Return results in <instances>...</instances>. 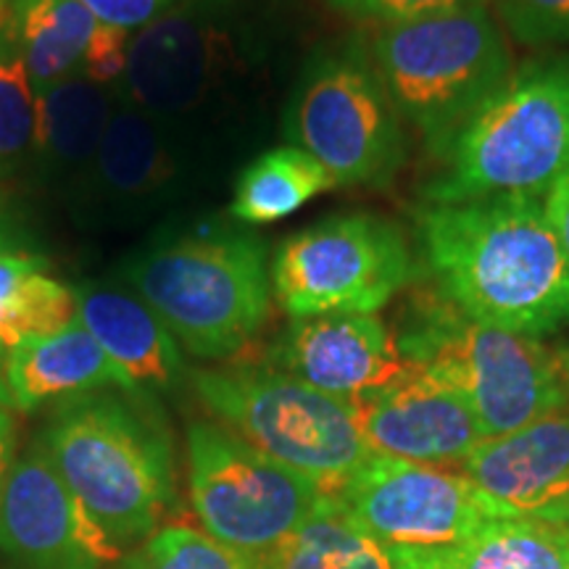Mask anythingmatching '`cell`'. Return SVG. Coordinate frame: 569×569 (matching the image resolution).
<instances>
[{"label":"cell","instance_id":"1","mask_svg":"<svg viewBox=\"0 0 569 569\" xmlns=\"http://www.w3.org/2000/svg\"><path fill=\"white\" fill-rule=\"evenodd\" d=\"M417 232L440 298L472 322L528 338L569 322V256L538 196L425 203Z\"/></svg>","mask_w":569,"mask_h":569},{"label":"cell","instance_id":"2","mask_svg":"<svg viewBox=\"0 0 569 569\" xmlns=\"http://www.w3.org/2000/svg\"><path fill=\"white\" fill-rule=\"evenodd\" d=\"M119 274L198 359L240 353L272 311L267 243L243 227L206 224L161 234L132 253Z\"/></svg>","mask_w":569,"mask_h":569},{"label":"cell","instance_id":"3","mask_svg":"<svg viewBox=\"0 0 569 569\" xmlns=\"http://www.w3.org/2000/svg\"><path fill=\"white\" fill-rule=\"evenodd\" d=\"M134 390L63 398L42 430L53 467L119 549L148 540L174 503L172 440Z\"/></svg>","mask_w":569,"mask_h":569},{"label":"cell","instance_id":"4","mask_svg":"<svg viewBox=\"0 0 569 569\" xmlns=\"http://www.w3.org/2000/svg\"><path fill=\"white\" fill-rule=\"evenodd\" d=\"M427 203L543 196L569 163V59H536L509 74L443 153Z\"/></svg>","mask_w":569,"mask_h":569},{"label":"cell","instance_id":"5","mask_svg":"<svg viewBox=\"0 0 569 569\" xmlns=\"http://www.w3.org/2000/svg\"><path fill=\"white\" fill-rule=\"evenodd\" d=\"M367 51L398 117L440 156L515 71L488 6L380 27Z\"/></svg>","mask_w":569,"mask_h":569},{"label":"cell","instance_id":"6","mask_svg":"<svg viewBox=\"0 0 569 569\" xmlns=\"http://www.w3.org/2000/svg\"><path fill=\"white\" fill-rule=\"evenodd\" d=\"M407 361L465 398L482 436L501 438L569 401L561 359L538 338L472 322L451 303L419 301L398 336Z\"/></svg>","mask_w":569,"mask_h":569},{"label":"cell","instance_id":"7","mask_svg":"<svg viewBox=\"0 0 569 569\" xmlns=\"http://www.w3.org/2000/svg\"><path fill=\"white\" fill-rule=\"evenodd\" d=\"M196 396L222 427L336 496L369 459L351 401L272 367L203 369Z\"/></svg>","mask_w":569,"mask_h":569},{"label":"cell","instance_id":"8","mask_svg":"<svg viewBox=\"0 0 569 569\" xmlns=\"http://www.w3.org/2000/svg\"><path fill=\"white\" fill-rule=\"evenodd\" d=\"M248 13V0H180L132 34L117 88L180 151L246 67Z\"/></svg>","mask_w":569,"mask_h":569},{"label":"cell","instance_id":"9","mask_svg":"<svg viewBox=\"0 0 569 569\" xmlns=\"http://www.w3.org/2000/svg\"><path fill=\"white\" fill-rule=\"evenodd\" d=\"M284 138L322 163L338 188H386L407 161L401 117L359 42L306 63Z\"/></svg>","mask_w":569,"mask_h":569},{"label":"cell","instance_id":"10","mask_svg":"<svg viewBox=\"0 0 569 569\" xmlns=\"http://www.w3.org/2000/svg\"><path fill=\"white\" fill-rule=\"evenodd\" d=\"M188 469L203 532L248 559L277 549L327 501L315 480L213 422L188 427Z\"/></svg>","mask_w":569,"mask_h":569},{"label":"cell","instance_id":"11","mask_svg":"<svg viewBox=\"0 0 569 569\" xmlns=\"http://www.w3.org/2000/svg\"><path fill=\"white\" fill-rule=\"evenodd\" d=\"M415 272L401 230L375 213H340L284 238L272 290L290 319L377 315Z\"/></svg>","mask_w":569,"mask_h":569},{"label":"cell","instance_id":"12","mask_svg":"<svg viewBox=\"0 0 569 569\" xmlns=\"http://www.w3.org/2000/svg\"><path fill=\"white\" fill-rule=\"evenodd\" d=\"M332 498L380 543L419 553L453 551L496 519L515 517L459 467L411 465L377 453Z\"/></svg>","mask_w":569,"mask_h":569},{"label":"cell","instance_id":"13","mask_svg":"<svg viewBox=\"0 0 569 569\" xmlns=\"http://www.w3.org/2000/svg\"><path fill=\"white\" fill-rule=\"evenodd\" d=\"M0 553L13 569H106L124 549L77 501L38 440L0 488Z\"/></svg>","mask_w":569,"mask_h":569},{"label":"cell","instance_id":"14","mask_svg":"<svg viewBox=\"0 0 569 569\" xmlns=\"http://www.w3.org/2000/svg\"><path fill=\"white\" fill-rule=\"evenodd\" d=\"M180 180V148L117 88V106L101 148L67 203L77 222L124 227L167 209Z\"/></svg>","mask_w":569,"mask_h":569},{"label":"cell","instance_id":"15","mask_svg":"<svg viewBox=\"0 0 569 569\" xmlns=\"http://www.w3.org/2000/svg\"><path fill=\"white\" fill-rule=\"evenodd\" d=\"M351 403L361 436L377 457L459 467L486 440L465 398L411 361L390 386Z\"/></svg>","mask_w":569,"mask_h":569},{"label":"cell","instance_id":"16","mask_svg":"<svg viewBox=\"0 0 569 569\" xmlns=\"http://www.w3.org/2000/svg\"><path fill=\"white\" fill-rule=\"evenodd\" d=\"M269 361L272 369L343 401L386 388L409 369L393 330L377 315L290 319Z\"/></svg>","mask_w":569,"mask_h":569},{"label":"cell","instance_id":"17","mask_svg":"<svg viewBox=\"0 0 569 569\" xmlns=\"http://www.w3.org/2000/svg\"><path fill=\"white\" fill-rule=\"evenodd\" d=\"M459 469L509 515L569 532V401L509 436L482 440Z\"/></svg>","mask_w":569,"mask_h":569},{"label":"cell","instance_id":"18","mask_svg":"<svg viewBox=\"0 0 569 569\" xmlns=\"http://www.w3.org/2000/svg\"><path fill=\"white\" fill-rule=\"evenodd\" d=\"M34 106L38 122L27 174L38 188L59 193L67 201L101 148L117 106V84L106 88L82 74L69 77L34 90Z\"/></svg>","mask_w":569,"mask_h":569},{"label":"cell","instance_id":"19","mask_svg":"<svg viewBox=\"0 0 569 569\" xmlns=\"http://www.w3.org/2000/svg\"><path fill=\"white\" fill-rule=\"evenodd\" d=\"M74 296L77 319L138 393L180 386L188 372L180 343L138 296L103 282L77 284Z\"/></svg>","mask_w":569,"mask_h":569},{"label":"cell","instance_id":"20","mask_svg":"<svg viewBox=\"0 0 569 569\" xmlns=\"http://www.w3.org/2000/svg\"><path fill=\"white\" fill-rule=\"evenodd\" d=\"M6 386L13 409L32 411L48 401L92 393V390H134L122 369L106 356L80 319L46 338L13 346L3 359ZM138 393V390H134Z\"/></svg>","mask_w":569,"mask_h":569},{"label":"cell","instance_id":"21","mask_svg":"<svg viewBox=\"0 0 569 569\" xmlns=\"http://www.w3.org/2000/svg\"><path fill=\"white\" fill-rule=\"evenodd\" d=\"M436 557L380 543L327 496L322 509L293 536L253 559V569H432Z\"/></svg>","mask_w":569,"mask_h":569},{"label":"cell","instance_id":"22","mask_svg":"<svg viewBox=\"0 0 569 569\" xmlns=\"http://www.w3.org/2000/svg\"><path fill=\"white\" fill-rule=\"evenodd\" d=\"M3 19L34 90L80 77L103 24L80 0H9Z\"/></svg>","mask_w":569,"mask_h":569},{"label":"cell","instance_id":"23","mask_svg":"<svg viewBox=\"0 0 569 569\" xmlns=\"http://www.w3.org/2000/svg\"><path fill=\"white\" fill-rule=\"evenodd\" d=\"M332 188H338L336 180L315 156L296 146L272 148L240 172L230 213L240 224H272Z\"/></svg>","mask_w":569,"mask_h":569},{"label":"cell","instance_id":"24","mask_svg":"<svg viewBox=\"0 0 569 569\" xmlns=\"http://www.w3.org/2000/svg\"><path fill=\"white\" fill-rule=\"evenodd\" d=\"M432 569H569V532L528 517H503L459 549L438 553Z\"/></svg>","mask_w":569,"mask_h":569},{"label":"cell","instance_id":"25","mask_svg":"<svg viewBox=\"0 0 569 569\" xmlns=\"http://www.w3.org/2000/svg\"><path fill=\"white\" fill-rule=\"evenodd\" d=\"M34 122V84L0 11V180H11L30 167Z\"/></svg>","mask_w":569,"mask_h":569},{"label":"cell","instance_id":"26","mask_svg":"<svg viewBox=\"0 0 569 569\" xmlns=\"http://www.w3.org/2000/svg\"><path fill=\"white\" fill-rule=\"evenodd\" d=\"M77 319L74 288L63 284L46 272L30 274L13 290L3 315H0V351L32 338H46L63 330Z\"/></svg>","mask_w":569,"mask_h":569},{"label":"cell","instance_id":"27","mask_svg":"<svg viewBox=\"0 0 569 569\" xmlns=\"http://www.w3.org/2000/svg\"><path fill=\"white\" fill-rule=\"evenodd\" d=\"M117 569H253V559L196 528L156 530L140 549L124 553Z\"/></svg>","mask_w":569,"mask_h":569},{"label":"cell","instance_id":"28","mask_svg":"<svg viewBox=\"0 0 569 569\" xmlns=\"http://www.w3.org/2000/svg\"><path fill=\"white\" fill-rule=\"evenodd\" d=\"M496 9L525 46H569V0H496Z\"/></svg>","mask_w":569,"mask_h":569},{"label":"cell","instance_id":"29","mask_svg":"<svg viewBox=\"0 0 569 569\" xmlns=\"http://www.w3.org/2000/svg\"><path fill=\"white\" fill-rule=\"evenodd\" d=\"M48 259L11 203L0 201V315L24 277L46 272ZM3 359V351H0Z\"/></svg>","mask_w":569,"mask_h":569},{"label":"cell","instance_id":"30","mask_svg":"<svg viewBox=\"0 0 569 569\" xmlns=\"http://www.w3.org/2000/svg\"><path fill=\"white\" fill-rule=\"evenodd\" d=\"M332 11L377 27L409 24V21L443 17V13L488 6V0H325Z\"/></svg>","mask_w":569,"mask_h":569},{"label":"cell","instance_id":"31","mask_svg":"<svg viewBox=\"0 0 569 569\" xmlns=\"http://www.w3.org/2000/svg\"><path fill=\"white\" fill-rule=\"evenodd\" d=\"M103 24L119 27L124 32H138L151 21L174 9L180 0H80Z\"/></svg>","mask_w":569,"mask_h":569},{"label":"cell","instance_id":"32","mask_svg":"<svg viewBox=\"0 0 569 569\" xmlns=\"http://www.w3.org/2000/svg\"><path fill=\"white\" fill-rule=\"evenodd\" d=\"M540 203H543L546 219L557 232L561 248H565L569 256V163L561 169V174L549 184L543 196H540Z\"/></svg>","mask_w":569,"mask_h":569},{"label":"cell","instance_id":"33","mask_svg":"<svg viewBox=\"0 0 569 569\" xmlns=\"http://www.w3.org/2000/svg\"><path fill=\"white\" fill-rule=\"evenodd\" d=\"M13 446H17V425H13L11 409L0 407V488L13 465Z\"/></svg>","mask_w":569,"mask_h":569},{"label":"cell","instance_id":"34","mask_svg":"<svg viewBox=\"0 0 569 569\" xmlns=\"http://www.w3.org/2000/svg\"><path fill=\"white\" fill-rule=\"evenodd\" d=\"M0 407L3 409H13L9 386H6V369H3V359H0Z\"/></svg>","mask_w":569,"mask_h":569},{"label":"cell","instance_id":"35","mask_svg":"<svg viewBox=\"0 0 569 569\" xmlns=\"http://www.w3.org/2000/svg\"><path fill=\"white\" fill-rule=\"evenodd\" d=\"M559 359H561V367H565V372L569 377V348H567V351L559 353Z\"/></svg>","mask_w":569,"mask_h":569},{"label":"cell","instance_id":"36","mask_svg":"<svg viewBox=\"0 0 569 569\" xmlns=\"http://www.w3.org/2000/svg\"><path fill=\"white\" fill-rule=\"evenodd\" d=\"M6 6H9V0H0V11H3Z\"/></svg>","mask_w":569,"mask_h":569}]
</instances>
